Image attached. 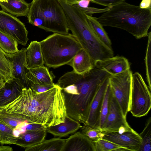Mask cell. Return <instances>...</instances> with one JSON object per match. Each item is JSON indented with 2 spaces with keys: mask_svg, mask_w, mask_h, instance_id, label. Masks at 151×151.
I'll list each match as a JSON object with an SVG mask.
<instances>
[{
  "mask_svg": "<svg viewBox=\"0 0 151 151\" xmlns=\"http://www.w3.org/2000/svg\"><path fill=\"white\" fill-rule=\"evenodd\" d=\"M1 87H0V88H1Z\"/></svg>",
  "mask_w": 151,
  "mask_h": 151,
  "instance_id": "obj_45",
  "label": "cell"
},
{
  "mask_svg": "<svg viewBox=\"0 0 151 151\" xmlns=\"http://www.w3.org/2000/svg\"><path fill=\"white\" fill-rule=\"evenodd\" d=\"M26 76L30 83L39 85L53 84V78L47 68L44 66L30 69Z\"/></svg>",
  "mask_w": 151,
  "mask_h": 151,
  "instance_id": "obj_22",
  "label": "cell"
},
{
  "mask_svg": "<svg viewBox=\"0 0 151 151\" xmlns=\"http://www.w3.org/2000/svg\"><path fill=\"white\" fill-rule=\"evenodd\" d=\"M4 82L2 81H0V87H1L4 84Z\"/></svg>",
  "mask_w": 151,
  "mask_h": 151,
  "instance_id": "obj_42",
  "label": "cell"
},
{
  "mask_svg": "<svg viewBox=\"0 0 151 151\" xmlns=\"http://www.w3.org/2000/svg\"><path fill=\"white\" fill-rule=\"evenodd\" d=\"M94 143L96 151H117L119 148L123 147L103 138Z\"/></svg>",
  "mask_w": 151,
  "mask_h": 151,
  "instance_id": "obj_33",
  "label": "cell"
},
{
  "mask_svg": "<svg viewBox=\"0 0 151 151\" xmlns=\"http://www.w3.org/2000/svg\"><path fill=\"white\" fill-rule=\"evenodd\" d=\"M56 84L39 85L31 83L30 88L36 93H39L45 92L54 87Z\"/></svg>",
  "mask_w": 151,
  "mask_h": 151,
  "instance_id": "obj_34",
  "label": "cell"
},
{
  "mask_svg": "<svg viewBox=\"0 0 151 151\" xmlns=\"http://www.w3.org/2000/svg\"><path fill=\"white\" fill-rule=\"evenodd\" d=\"M24 88L20 80L17 78H12L5 82L0 88V108L15 100Z\"/></svg>",
  "mask_w": 151,
  "mask_h": 151,
  "instance_id": "obj_15",
  "label": "cell"
},
{
  "mask_svg": "<svg viewBox=\"0 0 151 151\" xmlns=\"http://www.w3.org/2000/svg\"><path fill=\"white\" fill-rule=\"evenodd\" d=\"M0 81H4L3 78H2V77L0 75Z\"/></svg>",
  "mask_w": 151,
  "mask_h": 151,
  "instance_id": "obj_43",
  "label": "cell"
},
{
  "mask_svg": "<svg viewBox=\"0 0 151 151\" xmlns=\"http://www.w3.org/2000/svg\"><path fill=\"white\" fill-rule=\"evenodd\" d=\"M26 49L22 48L17 52L9 54L4 53L9 61L12 67V78L19 79L25 88L30 87V83L26 74L29 71L25 57Z\"/></svg>",
  "mask_w": 151,
  "mask_h": 151,
  "instance_id": "obj_12",
  "label": "cell"
},
{
  "mask_svg": "<svg viewBox=\"0 0 151 151\" xmlns=\"http://www.w3.org/2000/svg\"><path fill=\"white\" fill-rule=\"evenodd\" d=\"M25 57L27 65L29 69L44 66L40 42L32 41L26 49Z\"/></svg>",
  "mask_w": 151,
  "mask_h": 151,
  "instance_id": "obj_19",
  "label": "cell"
},
{
  "mask_svg": "<svg viewBox=\"0 0 151 151\" xmlns=\"http://www.w3.org/2000/svg\"><path fill=\"white\" fill-rule=\"evenodd\" d=\"M86 16L89 25L98 38L107 46L112 49L111 40L97 18L86 14Z\"/></svg>",
  "mask_w": 151,
  "mask_h": 151,
  "instance_id": "obj_24",
  "label": "cell"
},
{
  "mask_svg": "<svg viewBox=\"0 0 151 151\" xmlns=\"http://www.w3.org/2000/svg\"><path fill=\"white\" fill-rule=\"evenodd\" d=\"M109 8L97 18L103 27L124 30L138 39L147 37L151 25V9H142L124 1Z\"/></svg>",
  "mask_w": 151,
  "mask_h": 151,
  "instance_id": "obj_3",
  "label": "cell"
},
{
  "mask_svg": "<svg viewBox=\"0 0 151 151\" xmlns=\"http://www.w3.org/2000/svg\"><path fill=\"white\" fill-rule=\"evenodd\" d=\"M12 148L9 146H0V151H12Z\"/></svg>",
  "mask_w": 151,
  "mask_h": 151,
  "instance_id": "obj_40",
  "label": "cell"
},
{
  "mask_svg": "<svg viewBox=\"0 0 151 151\" xmlns=\"http://www.w3.org/2000/svg\"><path fill=\"white\" fill-rule=\"evenodd\" d=\"M125 0H91L93 3L110 7L116 5Z\"/></svg>",
  "mask_w": 151,
  "mask_h": 151,
  "instance_id": "obj_35",
  "label": "cell"
},
{
  "mask_svg": "<svg viewBox=\"0 0 151 151\" xmlns=\"http://www.w3.org/2000/svg\"><path fill=\"white\" fill-rule=\"evenodd\" d=\"M81 132L95 142L103 138L105 135L101 129L91 127L87 125L82 126Z\"/></svg>",
  "mask_w": 151,
  "mask_h": 151,
  "instance_id": "obj_32",
  "label": "cell"
},
{
  "mask_svg": "<svg viewBox=\"0 0 151 151\" xmlns=\"http://www.w3.org/2000/svg\"><path fill=\"white\" fill-rule=\"evenodd\" d=\"M68 65L78 74L86 73L95 68V62L89 54L82 48L76 53Z\"/></svg>",
  "mask_w": 151,
  "mask_h": 151,
  "instance_id": "obj_18",
  "label": "cell"
},
{
  "mask_svg": "<svg viewBox=\"0 0 151 151\" xmlns=\"http://www.w3.org/2000/svg\"><path fill=\"white\" fill-rule=\"evenodd\" d=\"M62 151H96L94 143L80 132L65 139Z\"/></svg>",
  "mask_w": 151,
  "mask_h": 151,
  "instance_id": "obj_16",
  "label": "cell"
},
{
  "mask_svg": "<svg viewBox=\"0 0 151 151\" xmlns=\"http://www.w3.org/2000/svg\"><path fill=\"white\" fill-rule=\"evenodd\" d=\"M58 0L65 13L69 30L94 62L113 56L112 49L106 45L97 37L83 11L64 0Z\"/></svg>",
  "mask_w": 151,
  "mask_h": 151,
  "instance_id": "obj_4",
  "label": "cell"
},
{
  "mask_svg": "<svg viewBox=\"0 0 151 151\" xmlns=\"http://www.w3.org/2000/svg\"><path fill=\"white\" fill-rule=\"evenodd\" d=\"M103 138L129 151H139L142 142L139 134L133 129L122 134L116 132L108 133Z\"/></svg>",
  "mask_w": 151,
  "mask_h": 151,
  "instance_id": "obj_11",
  "label": "cell"
},
{
  "mask_svg": "<svg viewBox=\"0 0 151 151\" xmlns=\"http://www.w3.org/2000/svg\"><path fill=\"white\" fill-rule=\"evenodd\" d=\"M0 75L5 82L12 78L11 64L4 52L0 48Z\"/></svg>",
  "mask_w": 151,
  "mask_h": 151,
  "instance_id": "obj_30",
  "label": "cell"
},
{
  "mask_svg": "<svg viewBox=\"0 0 151 151\" xmlns=\"http://www.w3.org/2000/svg\"><path fill=\"white\" fill-rule=\"evenodd\" d=\"M112 95V91L109 83L104 94L101 107L99 123V128L101 129L105 123L109 111Z\"/></svg>",
  "mask_w": 151,
  "mask_h": 151,
  "instance_id": "obj_27",
  "label": "cell"
},
{
  "mask_svg": "<svg viewBox=\"0 0 151 151\" xmlns=\"http://www.w3.org/2000/svg\"><path fill=\"white\" fill-rule=\"evenodd\" d=\"M17 40L10 35L0 31V48L4 52L12 54L19 50Z\"/></svg>",
  "mask_w": 151,
  "mask_h": 151,
  "instance_id": "obj_25",
  "label": "cell"
},
{
  "mask_svg": "<svg viewBox=\"0 0 151 151\" xmlns=\"http://www.w3.org/2000/svg\"><path fill=\"white\" fill-rule=\"evenodd\" d=\"M47 128L44 125L33 123H27V124L24 126L25 130L28 131H40L45 129Z\"/></svg>",
  "mask_w": 151,
  "mask_h": 151,
  "instance_id": "obj_36",
  "label": "cell"
},
{
  "mask_svg": "<svg viewBox=\"0 0 151 151\" xmlns=\"http://www.w3.org/2000/svg\"><path fill=\"white\" fill-rule=\"evenodd\" d=\"M95 67L103 70L110 75H116L130 69L128 60L122 56H113L95 62Z\"/></svg>",
  "mask_w": 151,
  "mask_h": 151,
  "instance_id": "obj_14",
  "label": "cell"
},
{
  "mask_svg": "<svg viewBox=\"0 0 151 151\" xmlns=\"http://www.w3.org/2000/svg\"><path fill=\"white\" fill-rule=\"evenodd\" d=\"M81 127L79 122L67 115L63 122L49 126L46 131L55 136L63 137L75 133Z\"/></svg>",
  "mask_w": 151,
  "mask_h": 151,
  "instance_id": "obj_17",
  "label": "cell"
},
{
  "mask_svg": "<svg viewBox=\"0 0 151 151\" xmlns=\"http://www.w3.org/2000/svg\"><path fill=\"white\" fill-rule=\"evenodd\" d=\"M109 75L95 67L84 74H78L73 70L62 76L57 84L64 95L67 116L85 124L93 99L102 83Z\"/></svg>",
  "mask_w": 151,
  "mask_h": 151,
  "instance_id": "obj_2",
  "label": "cell"
},
{
  "mask_svg": "<svg viewBox=\"0 0 151 151\" xmlns=\"http://www.w3.org/2000/svg\"><path fill=\"white\" fill-rule=\"evenodd\" d=\"M14 130L0 119V144H15L17 137L13 134Z\"/></svg>",
  "mask_w": 151,
  "mask_h": 151,
  "instance_id": "obj_26",
  "label": "cell"
},
{
  "mask_svg": "<svg viewBox=\"0 0 151 151\" xmlns=\"http://www.w3.org/2000/svg\"><path fill=\"white\" fill-rule=\"evenodd\" d=\"M91 0H81L76 4L73 5L77 7L86 8L88 7Z\"/></svg>",
  "mask_w": 151,
  "mask_h": 151,
  "instance_id": "obj_38",
  "label": "cell"
},
{
  "mask_svg": "<svg viewBox=\"0 0 151 151\" xmlns=\"http://www.w3.org/2000/svg\"><path fill=\"white\" fill-rule=\"evenodd\" d=\"M0 109L28 123L47 127L63 122L67 115L64 95L57 83L52 88L39 93L30 87L24 88L15 100Z\"/></svg>",
  "mask_w": 151,
  "mask_h": 151,
  "instance_id": "obj_1",
  "label": "cell"
},
{
  "mask_svg": "<svg viewBox=\"0 0 151 151\" xmlns=\"http://www.w3.org/2000/svg\"><path fill=\"white\" fill-rule=\"evenodd\" d=\"M139 7L142 9H151V0H142Z\"/></svg>",
  "mask_w": 151,
  "mask_h": 151,
  "instance_id": "obj_39",
  "label": "cell"
},
{
  "mask_svg": "<svg viewBox=\"0 0 151 151\" xmlns=\"http://www.w3.org/2000/svg\"><path fill=\"white\" fill-rule=\"evenodd\" d=\"M79 8L83 11L86 14L91 16L93 14L96 13H104L108 10L109 9V8L107 7L104 9H98L88 7L86 8Z\"/></svg>",
  "mask_w": 151,
  "mask_h": 151,
  "instance_id": "obj_37",
  "label": "cell"
},
{
  "mask_svg": "<svg viewBox=\"0 0 151 151\" xmlns=\"http://www.w3.org/2000/svg\"><path fill=\"white\" fill-rule=\"evenodd\" d=\"M40 42L44 64L49 68L68 65L82 48L74 36L70 34L54 33Z\"/></svg>",
  "mask_w": 151,
  "mask_h": 151,
  "instance_id": "obj_6",
  "label": "cell"
},
{
  "mask_svg": "<svg viewBox=\"0 0 151 151\" xmlns=\"http://www.w3.org/2000/svg\"><path fill=\"white\" fill-rule=\"evenodd\" d=\"M46 129L40 131H26L17 137L15 145L25 148L39 144L45 139Z\"/></svg>",
  "mask_w": 151,
  "mask_h": 151,
  "instance_id": "obj_20",
  "label": "cell"
},
{
  "mask_svg": "<svg viewBox=\"0 0 151 151\" xmlns=\"http://www.w3.org/2000/svg\"><path fill=\"white\" fill-rule=\"evenodd\" d=\"M0 1H4V2H7V0H0Z\"/></svg>",
  "mask_w": 151,
  "mask_h": 151,
  "instance_id": "obj_44",
  "label": "cell"
},
{
  "mask_svg": "<svg viewBox=\"0 0 151 151\" xmlns=\"http://www.w3.org/2000/svg\"><path fill=\"white\" fill-rule=\"evenodd\" d=\"M30 4L24 0H7V2L0 1V6L3 11L17 17L27 16Z\"/></svg>",
  "mask_w": 151,
  "mask_h": 151,
  "instance_id": "obj_21",
  "label": "cell"
},
{
  "mask_svg": "<svg viewBox=\"0 0 151 151\" xmlns=\"http://www.w3.org/2000/svg\"><path fill=\"white\" fill-rule=\"evenodd\" d=\"M133 73L128 69L119 74L110 75L109 83L112 93L118 102L124 116L130 111Z\"/></svg>",
  "mask_w": 151,
  "mask_h": 151,
  "instance_id": "obj_8",
  "label": "cell"
},
{
  "mask_svg": "<svg viewBox=\"0 0 151 151\" xmlns=\"http://www.w3.org/2000/svg\"><path fill=\"white\" fill-rule=\"evenodd\" d=\"M0 31L15 39L18 44L26 46L29 38L24 24L14 16L0 11Z\"/></svg>",
  "mask_w": 151,
  "mask_h": 151,
  "instance_id": "obj_9",
  "label": "cell"
},
{
  "mask_svg": "<svg viewBox=\"0 0 151 151\" xmlns=\"http://www.w3.org/2000/svg\"><path fill=\"white\" fill-rule=\"evenodd\" d=\"M65 139L55 137L25 148V151H62Z\"/></svg>",
  "mask_w": 151,
  "mask_h": 151,
  "instance_id": "obj_23",
  "label": "cell"
},
{
  "mask_svg": "<svg viewBox=\"0 0 151 151\" xmlns=\"http://www.w3.org/2000/svg\"><path fill=\"white\" fill-rule=\"evenodd\" d=\"M151 91L142 75L133 74L130 111L132 116L140 117L147 115L151 108Z\"/></svg>",
  "mask_w": 151,
  "mask_h": 151,
  "instance_id": "obj_7",
  "label": "cell"
},
{
  "mask_svg": "<svg viewBox=\"0 0 151 151\" xmlns=\"http://www.w3.org/2000/svg\"><path fill=\"white\" fill-rule=\"evenodd\" d=\"M142 139V144L139 151L151 150V118L147 120L142 132L139 134Z\"/></svg>",
  "mask_w": 151,
  "mask_h": 151,
  "instance_id": "obj_28",
  "label": "cell"
},
{
  "mask_svg": "<svg viewBox=\"0 0 151 151\" xmlns=\"http://www.w3.org/2000/svg\"><path fill=\"white\" fill-rule=\"evenodd\" d=\"M0 119L14 129L23 124L24 122H27L22 118L9 114L0 109Z\"/></svg>",
  "mask_w": 151,
  "mask_h": 151,
  "instance_id": "obj_29",
  "label": "cell"
},
{
  "mask_svg": "<svg viewBox=\"0 0 151 151\" xmlns=\"http://www.w3.org/2000/svg\"><path fill=\"white\" fill-rule=\"evenodd\" d=\"M110 76L106 78L98 88L91 104L86 122L85 125L100 129L99 123L101 107L106 90L109 83Z\"/></svg>",
  "mask_w": 151,
  "mask_h": 151,
  "instance_id": "obj_13",
  "label": "cell"
},
{
  "mask_svg": "<svg viewBox=\"0 0 151 151\" xmlns=\"http://www.w3.org/2000/svg\"><path fill=\"white\" fill-rule=\"evenodd\" d=\"M132 129L127 122L126 117L124 116L118 102L112 93L109 111L102 131L105 134L114 132H122Z\"/></svg>",
  "mask_w": 151,
  "mask_h": 151,
  "instance_id": "obj_10",
  "label": "cell"
},
{
  "mask_svg": "<svg viewBox=\"0 0 151 151\" xmlns=\"http://www.w3.org/2000/svg\"><path fill=\"white\" fill-rule=\"evenodd\" d=\"M27 17L30 24L46 31L68 34L66 15L58 0H33Z\"/></svg>",
  "mask_w": 151,
  "mask_h": 151,
  "instance_id": "obj_5",
  "label": "cell"
},
{
  "mask_svg": "<svg viewBox=\"0 0 151 151\" xmlns=\"http://www.w3.org/2000/svg\"><path fill=\"white\" fill-rule=\"evenodd\" d=\"M148 41L145 57L146 73L148 86L151 91V32H148Z\"/></svg>",
  "mask_w": 151,
  "mask_h": 151,
  "instance_id": "obj_31",
  "label": "cell"
},
{
  "mask_svg": "<svg viewBox=\"0 0 151 151\" xmlns=\"http://www.w3.org/2000/svg\"><path fill=\"white\" fill-rule=\"evenodd\" d=\"M67 3L73 5L77 4L81 0H64Z\"/></svg>",
  "mask_w": 151,
  "mask_h": 151,
  "instance_id": "obj_41",
  "label": "cell"
}]
</instances>
